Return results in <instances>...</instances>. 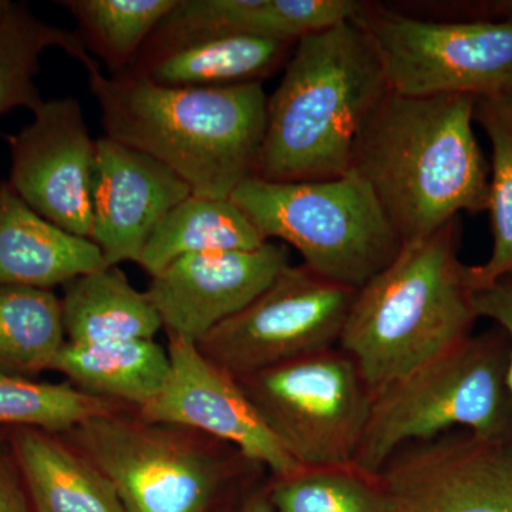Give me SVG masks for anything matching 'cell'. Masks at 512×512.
<instances>
[{
	"mask_svg": "<svg viewBox=\"0 0 512 512\" xmlns=\"http://www.w3.org/2000/svg\"><path fill=\"white\" fill-rule=\"evenodd\" d=\"M274 512H394L379 476L352 466L313 467L269 481Z\"/></svg>",
	"mask_w": 512,
	"mask_h": 512,
	"instance_id": "83f0119b",
	"label": "cell"
},
{
	"mask_svg": "<svg viewBox=\"0 0 512 512\" xmlns=\"http://www.w3.org/2000/svg\"><path fill=\"white\" fill-rule=\"evenodd\" d=\"M508 338L494 328L471 335L373 396L355 466L377 476L399 448L466 429L512 436Z\"/></svg>",
	"mask_w": 512,
	"mask_h": 512,
	"instance_id": "8992f818",
	"label": "cell"
},
{
	"mask_svg": "<svg viewBox=\"0 0 512 512\" xmlns=\"http://www.w3.org/2000/svg\"><path fill=\"white\" fill-rule=\"evenodd\" d=\"M191 195L188 184L156 158L99 138L89 239L107 265L138 264L161 221Z\"/></svg>",
	"mask_w": 512,
	"mask_h": 512,
	"instance_id": "9a60e30c",
	"label": "cell"
},
{
	"mask_svg": "<svg viewBox=\"0 0 512 512\" xmlns=\"http://www.w3.org/2000/svg\"><path fill=\"white\" fill-rule=\"evenodd\" d=\"M477 318L493 320L508 338L507 383L512 396V271L471 293Z\"/></svg>",
	"mask_w": 512,
	"mask_h": 512,
	"instance_id": "f1b7e54d",
	"label": "cell"
},
{
	"mask_svg": "<svg viewBox=\"0 0 512 512\" xmlns=\"http://www.w3.org/2000/svg\"><path fill=\"white\" fill-rule=\"evenodd\" d=\"M0 512H35L5 434L0 436Z\"/></svg>",
	"mask_w": 512,
	"mask_h": 512,
	"instance_id": "f546056e",
	"label": "cell"
},
{
	"mask_svg": "<svg viewBox=\"0 0 512 512\" xmlns=\"http://www.w3.org/2000/svg\"><path fill=\"white\" fill-rule=\"evenodd\" d=\"M288 265L289 247L272 241L244 251L183 256L151 276L147 295L168 336L198 345L254 302Z\"/></svg>",
	"mask_w": 512,
	"mask_h": 512,
	"instance_id": "5bb4252c",
	"label": "cell"
},
{
	"mask_svg": "<svg viewBox=\"0 0 512 512\" xmlns=\"http://www.w3.org/2000/svg\"><path fill=\"white\" fill-rule=\"evenodd\" d=\"M109 266L90 239L74 237L36 214L0 180V285L52 289Z\"/></svg>",
	"mask_w": 512,
	"mask_h": 512,
	"instance_id": "e0dca14e",
	"label": "cell"
},
{
	"mask_svg": "<svg viewBox=\"0 0 512 512\" xmlns=\"http://www.w3.org/2000/svg\"><path fill=\"white\" fill-rule=\"evenodd\" d=\"M476 97L390 90L357 138L352 173L372 191L403 245L461 212L488 210L490 168L474 134Z\"/></svg>",
	"mask_w": 512,
	"mask_h": 512,
	"instance_id": "6da1fadb",
	"label": "cell"
},
{
	"mask_svg": "<svg viewBox=\"0 0 512 512\" xmlns=\"http://www.w3.org/2000/svg\"><path fill=\"white\" fill-rule=\"evenodd\" d=\"M265 242L268 241L231 200L191 195L161 221L148 239L138 265L154 276L183 256L244 251Z\"/></svg>",
	"mask_w": 512,
	"mask_h": 512,
	"instance_id": "7402d4cb",
	"label": "cell"
},
{
	"mask_svg": "<svg viewBox=\"0 0 512 512\" xmlns=\"http://www.w3.org/2000/svg\"><path fill=\"white\" fill-rule=\"evenodd\" d=\"M63 288L66 342L96 345L154 339L163 329L147 292L137 291L119 266L94 269Z\"/></svg>",
	"mask_w": 512,
	"mask_h": 512,
	"instance_id": "44dd1931",
	"label": "cell"
},
{
	"mask_svg": "<svg viewBox=\"0 0 512 512\" xmlns=\"http://www.w3.org/2000/svg\"><path fill=\"white\" fill-rule=\"evenodd\" d=\"M356 0H177L136 63L217 36H252L296 43L303 36L350 20Z\"/></svg>",
	"mask_w": 512,
	"mask_h": 512,
	"instance_id": "2e32d148",
	"label": "cell"
},
{
	"mask_svg": "<svg viewBox=\"0 0 512 512\" xmlns=\"http://www.w3.org/2000/svg\"><path fill=\"white\" fill-rule=\"evenodd\" d=\"M5 439L35 512H127L109 478L60 434L9 427Z\"/></svg>",
	"mask_w": 512,
	"mask_h": 512,
	"instance_id": "ac0fdd59",
	"label": "cell"
},
{
	"mask_svg": "<svg viewBox=\"0 0 512 512\" xmlns=\"http://www.w3.org/2000/svg\"><path fill=\"white\" fill-rule=\"evenodd\" d=\"M356 292L303 264L288 265L198 348L235 379L338 348Z\"/></svg>",
	"mask_w": 512,
	"mask_h": 512,
	"instance_id": "30bf717a",
	"label": "cell"
},
{
	"mask_svg": "<svg viewBox=\"0 0 512 512\" xmlns=\"http://www.w3.org/2000/svg\"><path fill=\"white\" fill-rule=\"evenodd\" d=\"M13 3L9 2V0H0V23L5 19V16L8 15L10 8H12Z\"/></svg>",
	"mask_w": 512,
	"mask_h": 512,
	"instance_id": "1f68e13d",
	"label": "cell"
},
{
	"mask_svg": "<svg viewBox=\"0 0 512 512\" xmlns=\"http://www.w3.org/2000/svg\"><path fill=\"white\" fill-rule=\"evenodd\" d=\"M350 20L372 43L394 93L480 99L512 92V18L427 19L359 2Z\"/></svg>",
	"mask_w": 512,
	"mask_h": 512,
	"instance_id": "ba28073f",
	"label": "cell"
},
{
	"mask_svg": "<svg viewBox=\"0 0 512 512\" xmlns=\"http://www.w3.org/2000/svg\"><path fill=\"white\" fill-rule=\"evenodd\" d=\"M84 67L106 137L167 165L192 195L229 200L254 177L268 106L262 83L165 87L140 74L104 76L94 60Z\"/></svg>",
	"mask_w": 512,
	"mask_h": 512,
	"instance_id": "7a4b0ae2",
	"label": "cell"
},
{
	"mask_svg": "<svg viewBox=\"0 0 512 512\" xmlns=\"http://www.w3.org/2000/svg\"><path fill=\"white\" fill-rule=\"evenodd\" d=\"M50 370L83 392L140 410L164 389L170 376L167 348L154 339L121 342H66Z\"/></svg>",
	"mask_w": 512,
	"mask_h": 512,
	"instance_id": "d6986e66",
	"label": "cell"
},
{
	"mask_svg": "<svg viewBox=\"0 0 512 512\" xmlns=\"http://www.w3.org/2000/svg\"><path fill=\"white\" fill-rule=\"evenodd\" d=\"M49 47H59L83 66L93 60L76 33L49 25L28 6L13 3L0 23V116L19 107L33 113L45 101L35 79Z\"/></svg>",
	"mask_w": 512,
	"mask_h": 512,
	"instance_id": "cb8c5ba5",
	"label": "cell"
},
{
	"mask_svg": "<svg viewBox=\"0 0 512 512\" xmlns=\"http://www.w3.org/2000/svg\"><path fill=\"white\" fill-rule=\"evenodd\" d=\"M474 121L493 150L487 210L493 252L484 264L467 266L468 284L478 289L512 271V92L476 99Z\"/></svg>",
	"mask_w": 512,
	"mask_h": 512,
	"instance_id": "484cf974",
	"label": "cell"
},
{
	"mask_svg": "<svg viewBox=\"0 0 512 512\" xmlns=\"http://www.w3.org/2000/svg\"><path fill=\"white\" fill-rule=\"evenodd\" d=\"M64 343L62 301L52 289L0 285V372L39 375Z\"/></svg>",
	"mask_w": 512,
	"mask_h": 512,
	"instance_id": "603a6c76",
	"label": "cell"
},
{
	"mask_svg": "<svg viewBox=\"0 0 512 512\" xmlns=\"http://www.w3.org/2000/svg\"><path fill=\"white\" fill-rule=\"evenodd\" d=\"M389 93L376 50L352 20L303 36L268 97L254 177L298 183L349 174L357 138Z\"/></svg>",
	"mask_w": 512,
	"mask_h": 512,
	"instance_id": "3957f363",
	"label": "cell"
},
{
	"mask_svg": "<svg viewBox=\"0 0 512 512\" xmlns=\"http://www.w3.org/2000/svg\"><path fill=\"white\" fill-rule=\"evenodd\" d=\"M99 467L127 512H217L264 467L198 431L134 412L94 417L60 434Z\"/></svg>",
	"mask_w": 512,
	"mask_h": 512,
	"instance_id": "5b68a950",
	"label": "cell"
},
{
	"mask_svg": "<svg viewBox=\"0 0 512 512\" xmlns=\"http://www.w3.org/2000/svg\"><path fill=\"white\" fill-rule=\"evenodd\" d=\"M377 476L394 512H512V436L451 430L399 448Z\"/></svg>",
	"mask_w": 512,
	"mask_h": 512,
	"instance_id": "8fae6325",
	"label": "cell"
},
{
	"mask_svg": "<svg viewBox=\"0 0 512 512\" xmlns=\"http://www.w3.org/2000/svg\"><path fill=\"white\" fill-rule=\"evenodd\" d=\"M171 370L164 389L137 410L150 423L171 424L237 448L272 478L301 470L266 429L235 377L188 340L168 336Z\"/></svg>",
	"mask_w": 512,
	"mask_h": 512,
	"instance_id": "4fadbf2b",
	"label": "cell"
},
{
	"mask_svg": "<svg viewBox=\"0 0 512 512\" xmlns=\"http://www.w3.org/2000/svg\"><path fill=\"white\" fill-rule=\"evenodd\" d=\"M237 380L299 467L355 464L373 394L355 360L339 346Z\"/></svg>",
	"mask_w": 512,
	"mask_h": 512,
	"instance_id": "9c48e42d",
	"label": "cell"
},
{
	"mask_svg": "<svg viewBox=\"0 0 512 512\" xmlns=\"http://www.w3.org/2000/svg\"><path fill=\"white\" fill-rule=\"evenodd\" d=\"M460 217L404 244L356 292L339 348L355 360L373 396L473 335L477 315L467 265L458 258Z\"/></svg>",
	"mask_w": 512,
	"mask_h": 512,
	"instance_id": "277c9868",
	"label": "cell"
},
{
	"mask_svg": "<svg viewBox=\"0 0 512 512\" xmlns=\"http://www.w3.org/2000/svg\"><path fill=\"white\" fill-rule=\"evenodd\" d=\"M293 46L295 43L262 37H208L134 64L126 73L146 76L165 87L262 83L285 66Z\"/></svg>",
	"mask_w": 512,
	"mask_h": 512,
	"instance_id": "ffe728a7",
	"label": "cell"
},
{
	"mask_svg": "<svg viewBox=\"0 0 512 512\" xmlns=\"http://www.w3.org/2000/svg\"><path fill=\"white\" fill-rule=\"evenodd\" d=\"M32 123L6 137L8 183L36 214L79 238L92 231L96 140L74 97L43 101Z\"/></svg>",
	"mask_w": 512,
	"mask_h": 512,
	"instance_id": "7c38bea8",
	"label": "cell"
},
{
	"mask_svg": "<svg viewBox=\"0 0 512 512\" xmlns=\"http://www.w3.org/2000/svg\"><path fill=\"white\" fill-rule=\"evenodd\" d=\"M265 241L278 239L316 274L359 291L403 248L372 188L350 171L323 181L249 177L229 198Z\"/></svg>",
	"mask_w": 512,
	"mask_h": 512,
	"instance_id": "52a82bcc",
	"label": "cell"
},
{
	"mask_svg": "<svg viewBox=\"0 0 512 512\" xmlns=\"http://www.w3.org/2000/svg\"><path fill=\"white\" fill-rule=\"evenodd\" d=\"M57 5L76 19V35L87 52L103 60L111 76H120L177 0H63Z\"/></svg>",
	"mask_w": 512,
	"mask_h": 512,
	"instance_id": "d4e9b609",
	"label": "cell"
},
{
	"mask_svg": "<svg viewBox=\"0 0 512 512\" xmlns=\"http://www.w3.org/2000/svg\"><path fill=\"white\" fill-rule=\"evenodd\" d=\"M134 412L114 400L77 389L70 383L35 382L0 372V426L32 427L63 434L99 416Z\"/></svg>",
	"mask_w": 512,
	"mask_h": 512,
	"instance_id": "4316f807",
	"label": "cell"
},
{
	"mask_svg": "<svg viewBox=\"0 0 512 512\" xmlns=\"http://www.w3.org/2000/svg\"><path fill=\"white\" fill-rule=\"evenodd\" d=\"M222 512H274L269 498V483L251 485Z\"/></svg>",
	"mask_w": 512,
	"mask_h": 512,
	"instance_id": "4dcf8cb0",
	"label": "cell"
}]
</instances>
